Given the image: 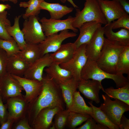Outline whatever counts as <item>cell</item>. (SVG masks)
I'll return each instance as SVG.
<instances>
[{
  "mask_svg": "<svg viewBox=\"0 0 129 129\" xmlns=\"http://www.w3.org/2000/svg\"><path fill=\"white\" fill-rule=\"evenodd\" d=\"M42 81V87L40 93L28 104L27 113L31 127L38 114L43 109L59 107L65 110L66 105L58 84L47 75Z\"/></svg>",
  "mask_w": 129,
  "mask_h": 129,
  "instance_id": "obj_1",
  "label": "cell"
},
{
  "mask_svg": "<svg viewBox=\"0 0 129 129\" xmlns=\"http://www.w3.org/2000/svg\"><path fill=\"white\" fill-rule=\"evenodd\" d=\"M126 46L120 42L105 38L103 46L96 61L98 66L108 73L116 74V66L118 59Z\"/></svg>",
  "mask_w": 129,
  "mask_h": 129,
  "instance_id": "obj_2",
  "label": "cell"
},
{
  "mask_svg": "<svg viewBox=\"0 0 129 129\" xmlns=\"http://www.w3.org/2000/svg\"><path fill=\"white\" fill-rule=\"evenodd\" d=\"M81 80L91 79L101 83L105 79H110L114 81L117 88L129 83V78L124 77L123 75L108 73L100 68L96 61L88 59L81 71Z\"/></svg>",
  "mask_w": 129,
  "mask_h": 129,
  "instance_id": "obj_3",
  "label": "cell"
},
{
  "mask_svg": "<svg viewBox=\"0 0 129 129\" xmlns=\"http://www.w3.org/2000/svg\"><path fill=\"white\" fill-rule=\"evenodd\" d=\"M75 16L72 23L73 26L79 29L84 23L95 21L106 25L107 22L101 10L97 0H85L81 10L76 9Z\"/></svg>",
  "mask_w": 129,
  "mask_h": 129,
  "instance_id": "obj_4",
  "label": "cell"
},
{
  "mask_svg": "<svg viewBox=\"0 0 129 129\" xmlns=\"http://www.w3.org/2000/svg\"><path fill=\"white\" fill-rule=\"evenodd\" d=\"M103 100L99 107L110 121L120 128L121 118L126 112L129 110V105L117 99L112 100L106 94L102 95Z\"/></svg>",
  "mask_w": 129,
  "mask_h": 129,
  "instance_id": "obj_5",
  "label": "cell"
},
{
  "mask_svg": "<svg viewBox=\"0 0 129 129\" xmlns=\"http://www.w3.org/2000/svg\"><path fill=\"white\" fill-rule=\"evenodd\" d=\"M25 20L21 30L26 43L38 44L42 42L46 36L36 16H31Z\"/></svg>",
  "mask_w": 129,
  "mask_h": 129,
  "instance_id": "obj_6",
  "label": "cell"
},
{
  "mask_svg": "<svg viewBox=\"0 0 129 129\" xmlns=\"http://www.w3.org/2000/svg\"><path fill=\"white\" fill-rule=\"evenodd\" d=\"M86 44L81 45L76 49L69 61L60 65L62 68L70 72L73 77L78 81L81 80V72L88 59L86 53Z\"/></svg>",
  "mask_w": 129,
  "mask_h": 129,
  "instance_id": "obj_7",
  "label": "cell"
},
{
  "mask_svg": "<svg viewBox=\"0 0 129 129\" xmlns=\"http://www.w3.org/2000/svg\"><path fill=\"white\" fill-rule=\"evenodd\" d=\"M74 19V17L71 16L63 20L48 19L44 17L40 20V22L43 30L47 37L67 30L70 29L74 32H77L78 29L72 25Z\"/></svg>",
  "mask_w": 129,
  "mask_h": 129,
  "instance_id": "obj_8",
  "label": "cell"
},
{
  "mask_svg": "<svg viewBox=\"0 0 129 129\" xmlns=\"http://www.w3.org/2000/svg\"><path fill=\"white\" fill-rule=\"evenodd\" d=\"M77 35L76 33L69 32L68 30H67L61 31L59 34H54L46 37L42 42L38 44L41 56L55 52L60 47L64 40Z\"/></svg>",
  "mask_w": 129,
  "mask_h": 129,
  "instance_id": "obj_9",
  "label": "cell"
},
{
  "mask_svg": "<svg viewBox=\"0 0 129 129\" xmlns=\"http://www.w3.org/2000/svg\"><path fill=\"white\" fill-rule=\"evenodd\" d=\"M23 90L17 81L8 73L0 79V95L3 102L9 98L22 95Z\"/></svg>",
  "mask_w": 129,
  "mask_h": 129,
  "instance_id": "obj_10",
  "label": "cell"
},
{
  "mask_svg": "<svg viewBox=\"0 0 129 129\" xmlns=\"http://www.w3.org/2000/svg\"><path fill=\"white\" fill-rule=\"evenodd\" d=\"M11 75L17 81L25 91V94L23 96V97L28 104L34 100L40 93L42 87V81L30 79L22 77Z\"/></svg>",
  "mask_w": 129,
  "mask_h": 129,
  "instance_id": "obj_11",
  "label": "cell"
},
{
  "mask_svg": "<svg viewBox=\"0 0 129 129\" xmlns=\"http://www.w3.org/2000/svg\"><path fill=\"white\" fill-rule=\"evenodd\" d=\"M101 10L107 22L106 25L127 13L122 7L115 0H97Z\"/></svg>",
  "mask_w": 129,
  "mask_h": 129,
  "instance_id": "obj_12",
  "label": "cell"
},
{
  "mask_svg": "<svg viewBox=\"0 0 129 129\" xmlns=\"http://www.w3.org/2000/svg\"><path fill=\"white\" fill-rule=\"evenodd\" d=\"M53 62L50 54L41 57L31 64L24 74V77L29 79L41 81L44 70Z\"/></svg>",
  "mask_w": 129,
  "mask_h": 129,
  "instance_id": "obj_13",
  "label": "cell"
},
{
  "mask_svg": "<svg viewBox=\"0 0 129 129\" xmlns=\"http://www.w3.org/2000/svg\"><path fill=\"white\" fill-rule=\"evenodd\" d=\"M78 89L86 98L97 104L100 102V90L101 89L104 91L101 83L98 81L90 79L78 81Z\"/></svg>",
  "mask_w": 129,
  "mask_h": 129,
  "instance_id": "obj_14",
  "label": "cell"
},
{
  "mask_svg": "<svg viewBox=\"0 0 129 129\" xmlns=\"http://www.w3.org/2000/svg\"><path fill=\"white\" fill-rule=\"evenodd\" d=\"M102 25L97 29L86 46V53L88 59L96 61L99 55L105 38L104 27Z\"/></svg>",
  "mask_w": 129,
  "mask_h": 129,
  "instance_id": "obj_15",
  "label": "cell"
},
{
  "mask_svg": "<svg viewBox=\"0 0 129 129\" xmlns=\"http://www.w3.org/2000/svg\"><path fill=\"white\" fill-rule=\"evenodd\" d=\"M6 102L8 116L14 119L15 122L27 113L28 104L22 95L9 98Z\"/></svg>",
  "mask_w": 129,
  "mask_h": 129,
  "instance_id": "obj_16",
  "label": "cell"
},
{
  "mask_svg": "<svg viewBox=\"0 0 129 129\" xmlns=\"http://www.w3.org/2000/svg\"><path fill=\"white\" fill-rule=\"evenodd\" d=\"M63 110L59 107H47L41 110L38 114L33 122V129H48L52 125L56 114Z\"/></svg>",
  "mask_w": 129,
  "mask_h": 129,
  "instance_id": "obj_17",
  "label": "cell"
},
{
  "mask_svg": "<svg viewBox=\"0 0 129 129\" xmlns=\"http://www.w3.org/2000/svg\"><path fill=\"white\" fill-rule=\"evenodd\" d=\"M29 65L18 53L12 55L8 57L6 72L11 75L22 77Z\"/></svg>",
  "mask_w": 129,
  "mask_h": 129,
  "instance_id": "obj_18",
  "label": "cell"
},
{
  "mask_svg": "<svg viewBox=\"0 0 129 129\" xmlns=\"http://www.w3.org/2000/svg\"><path fill=\"white\" fill-rule=\"evenodd\" d=\"M102 24L95 21H91L83 23L79 28V35L74 43L77 48L82 45L88 44L91 41L98 27Z\"/></svg>",
  "mask_w": 129,
  "mask_h": 129,
  "instance_id": "obj_19",
  "label": "cell"
},
{
  "mask_svg": "<svg viewBox=\"0 0 129 129\" xmlns=\"http://www.w3.org/2000/svg\"><path fill=\"white\" fill-rule=\"evenodd\" d=\"M76 49L74 43L62 44L57 50L50 54L53 62L60 65L67 62L72 57Z\"/></svg>",
  "mask_w": 129,
  "mask_h": 129,
  "instance_id": "obj_20",
  "label": "cell"
},
{
  "mask_svg": "<svg viewBox=\"0 0 129 129\" xmlns=\"http://www.w3.org/2000/svg\"><path fill=\"white\" fill-rule=\"evenodd\" d=\"M39 7L41 10L48 11L49 12L50 18L53 19H60L64 16L71 12L73 8L69 7L59 3H50L45 1L40 4Z\"/></svg>",
  "mask_w": 129,
  "mask_h": 129,
  "instance_id": "obj_21",
  "label": "cell"
},
{
  "mask_svg": "<svg viewBox=\"0 0 129 129\" xmlns=\"http://www.w3.org/2000/svg\"><path fill=\"white\" fill-rule=\"evenodd\" d=\"M58 84L61 89L67 109L73 103L74 94L78 89V81L72 77Z\"/></svg>",
  "mask_w": 129,
  "mask_h": 129,
  "instance_id": "obj_22",
  "label": "cell"
},
{
  "mask_svg": "<svg viewBox=\"0 0 129 129\" xmlns=\"http://www.w3.org/2000/svg\"><path fill=\"white\" fill-rule=\"evenodd\" d=\"M47 75L52 78L58 83L64 82L73 77L69 71L62 68L58 64L52 62L44 70Z\"/></svg>",
  "mask_w": 129,
  "mask_h": 129,
  "instance_id": "obj_23",
  "label": "cell"
},
{
  "mask_svg": "<svg viewBox=\"0 0 129 129\" xmlns=\"http://www.w3.org/2000/svg\"><path fill=\"white\" fill-rule=\"evenodd\" d=\"M66 109L69 112L89 115L92 118L93 115L92 108L91 106H89L86 104L80 92L77 91L74 94L72 105Z\"/></svg>",
  "mask_w": 129,
  "mask_h": 129,
  "instance_id": "obj_24",
  "label": "cell"
},
{
  "mask_svg": "<svg viewBox=\"0 0 129 129\" xmlns=\"http://www.w3.org/2000/svg\"><path fill=\"white\" fill-rule=\"evenodd\" d=\"M111 22L103 27L104 35L107 38L110 40L120 42L126 45H129V30L121 28L118 32H114L112 28Z\"/></svg>",
  "mask_w": 129,
  "mask_h": 129,
  "instance_id": "obj_25",
  "label": "cell"
},
{
  "mask_svg": "<svg viewBox=\"0 0 129 129\" xmlns=\"http://www.w3.org/2000/svg\"><path fill=\"white\" fill-rule=\"evenodd\" d=\"M21 16V15L16 16L13 26L8 25L6 27L8 33L16 42L21 50L24 48L26 44L23 33L19 25V19Z\"/></svg>",
  "mask_w": 129,
  "mask_h": 129,
  "instance_id": "obj_26",
  "label": "cell"
},
{
  "mask_svg": "<svg viewBox=\"0 0 129 129\" xmlns=\"http://www.w3.org/2000/svg\"><path fill=\"white\" fill-rule=\"evenodd\" d=\"M18 54L29 65L41 56L38 44L26 43L24 48Z\"/></svg>",
  "mask_w": 129,
  "mask_h": 129,
  "instance_id": "obj_27",
  "label": "cell"
},
{
  "mask_svg": "<svg viewBox=\"0 0 129 129\" xmlns=\"http://www.w3.org/2000/svg\"><path fill=\"white\" fill-rule=\"evenodd\" d=\"M104 92L110 98L119 100L129 105V83L117 89L112 87L106 88Z\"/></svg>",
  "mask_w": 129,
  "mask_h": 129,
  "instance_id": "obj_28",
  "label": "cell"
},
{
  "mask_svg": "<svg viewBox=\"0 0 129 129\" xmlns=\"http://www.w3.org/2000/svg\"><path fill=\"white\" fill-rule=\"evenodd\" d=\"M88 103L92 108L93 111V118L98 123L107 127L109 129H119V126L114 124L109 119L106 114L101 109L92 104V101Z\"/></svg>",
  "mask_w": 129,
  "mask_h": 129,
  "instance_id": "obj_29",
  "label": "cell"
},
{
  "mask_svg": "<svg viewBox=\"0 0 129 129\" xmlns=\"http://www.w3.org/2000/svg\"><path fill=\"white\" fill-rule=\"evenodd\" d=\"M116 74L129 75V45H126L120 54L116 66Z\"/></svg>",
  "mask_w": 129,
  "mask_h": 129,
  "instance_id": "obj_30",
  "label": "cell"
},
{
  "mask_svg": "<svg viewBox=\"0 0 129 129\" xmlns=\"http://www.w3.org/2000/svg\"><path fill=\"white\" fill-rule=\"evenodd\" d=\"M45 0H29L27 2H21L19 4L21 7L27 8L25 12L22 16L23 18L25 19L29 16H36L40 12L41 10L39 5Z\"/></svg>",
  "mask_w": 129,
  "mask_h": 129,
  "instance_id": "obj_31",
  "label": "cell"
},
{
  "mask_svg": "<svg viewBox=\"0 0 129 129\" xmlns=\"http://www.w3.org/2000/svg\"><path fill=\"white\" fill-rule=\"evenodd\" d=\"M91 117L89 115L69 112L66 126L70 129H75Z\"/></svg>",
  "mask_w": 129,
  "mask_h": 129,
  "instance_id": "obj_32",
  "label": "cell"
},
{
  "mask_svg": "<svg viewBox=\"0 0 129 129\" xmlns=\"http://www.w3.org/2000/svg\"><path fill=\"white\" fill-rule=\"evenodd\" d=\"M0 48L5 52L8 56L18 54L21 50L14 39L8 40L0 38Z\"/></svg>",
  "mask_w": 129,
  "mask_h": 129,
  "instance_id": "obj_33",
  "label": "cell"
},
{
  "mask_svg": "<svg viewBox=\"0 0 129 129\" xmlns=\"http://www.w3.org/2000/svg\"><path fill=\"white\" fill-rule=\"evenodd\" d=\"M7 12L6 11L0 12V38L6 40L14 39L8 33L6 27L11 25L10 21L7 18Z\"/></svg>",
  "mask_w": 129,
  "mask_h": 129,
  "instance_id": "obj_34",
  "label": "cell"
},
{
  "mask_svg": "<svg viewBox=\"0 0 129 129\" xmlns=\"http://www.w3.org/2000/svg\"><path fill=\"white\" fill-rule=\"evenodd\" d=\"M69 112L66 109L60 110L55 114L54 123L56 129H63L66 126Z\"/></svg>",
  "mask_w": 129,
  "mask_h": 129,
  "instance_id": "obj_35",
  "label": "cell"
},
{
  "mask_svg": "<svg viewBox=\"0 0 129 129\" xmlns=\"http://www.w3.org/2000/svg\"><path fill=\"white\" fill-rule=\"evenodd\" d=\"M111 22L113 30L124 28L129 30V16L126 13Z\"/></svg>",
  "mask_w": 129,
  "mask_h": 129,
  "instance_id": "obj_36",
  "label": "cell"
},
{
  "mask_svg": "<svg viewBox=\"0 0 129 129\" xmlns=\"http://www.w3.org/2000/svg\"><path fill=\"white\" fill-rule=\"evenodd\" d=\"M12 129H33L29 124L27 113L14 123Z\"/></svg>",
  "mask_w": 129,
  "mask_h": 129,
  "instance_id": "obj_37",
  "label": "cell"
},
{
  "mask_svg": "<svg viewBox=\"0 0 129 129\" xmlns=\"http://www.w3.org/2000/svg\"><path fill=\"white\" fill-rule=\"evenodd\" d=\"M85 123L77 129H109L107 127L97 123L91 117Z\"/></svg>",
  "mask_w": 129,
  "mask_h": 129,
  "instance_id": "obj_38",
  "label": "cell"
},
{
  "mask_svg": "<svg viewBox=\"0 0 129 129\" xmlns=\"http://www.w3.org/2000/svg\"><path fill=\"white\" fill-rule=\"evenodd\" d=\"M8 57L5 52L0 48V79L7 73L6 68Z\"/></svg>",
  "mask_w": 129,
  "mask_h": 129,
  "instance_id": "obj_39",
  "label": "cell"
},
{
  "mask_svg": "<svg viewBox=\"0 0 129 129\" xmlns=\"http://www.w3.org/2000/svg\"><path fill=\"white\" fill-rule=\"evenodd\" d=\"M8 112L5 104H4L0 95V125L6 121L8 117Z\"/></svg>",
  "mask_w": 129,
  "mask_h": 129,
  "instance_id": "obj_40",
  "label": "cell"
},
{
  "mask_svg": "<svg viewBox=\"0 0 129 129\" xmlns=\"http://www.w3.org/2000/svg\"><path fill=\"white\" fill-rule=\"evenodd\" d=\"M15 121L14 119L8 116L6 121L0 125V129H12Z\"/></svg>",
  "mask_w": 129,
  "mask_h": 129,
  "instance_id": "obj_41",
  "label": "cell"
},
{
  "mask_svg": "<svg viewBox=\"0 0 129 129\" xmlns=\"http://www.w3.org/2000/svg\"><path fill=\"white\" fill-rule=\"evenodd\" d=\"M120 129H129V120L124 114L122 116L120 119Z\"/></svg>",
  "mask_w": 129,
  "mask_h": 129,
  "instance_id": "obj_42",
  "label": "cell"
},
{
  "mask_svg": "<svg viewBox=\"0 0 129 129\" xmlns=\"http://www.w3.org/2000/svg\"><path fill=\"white\" fill-rule=\"evenodd\" d=\"M118 1L126 12L129 14V2L126 0H115Z\"/></svg>",
  "mask_w": 129,
  "mask_h": 129,
  "instance_id": "obj_43",
  "label": "cell"
},
{
  "mask_svg": "<svg viewBox=\"0 0 129 129\" xmlns=\"http://www.w3.org/2000/svg\"><path fill=\"white\" fill-rule=\"evenodd\" d=\"M11 8V6L9 4H0V12L4 11L6 9H10Z\"/></svg>",
  "mask_w": 129,
  "mask_h": 129,
  "instance_id": "obj_44",
  "label": "cell"
},
{
  "mask_svg": "<svg viewBox=\"0 0 129 129\" xmlns=\"http://www.w3.org/2000/svg\"><path fill=\"white\" fill-rule=\"evenodd\" d=\"M61 2L63 3L65 2L66 1H67L69 2L75 9H77L79 8L74 3L73 0H59Z\"/></svg>",
  "mask_w": 129,
  "mask_h": 129,
  "instance_id": "obj_45",
  "label": "cell"
},
{
  "mask_svg": "<svg viewBox=\"0 0 129 129\" xmlns=\"http://www.w3.org/2000/svg\"><path fill=\"white\" fill-rule=\"evenodd\" d=\"M49 129H56L54 123H53L52 125L49 128Z\"/></svg>",
  "mask_w": 129,
  "mask_h": 129,
  "instance_id": "obj_46",
  "label": "cell"
},
{
  "mask_svg": "<svg viewBox=\"0 0 129 129\" xmlns=\"http://www.w3.org/2000/svg\"><path fill=\"white\" fill-rule=\"evenodd\" d=\"M7 1H9L11 2L14 4H16L17 3V0H7Z\"/></svg>",
  "mask_w": 129,
  "mask_h": 129,
  "instance_id": "obj_47",
  "label": "cell"
},
{
  "mask_svg": "<svg viewBox=\"0 0 129 129\" xmlns=\"http://www.w3.org/2000/svg\"><path fill=\"white\" fill-rule=\"evenodd\" d=\"M0 1H2L3 2H4L5 1H7V0H0Z\"/></svg>",
  "mask_w": 129,
  "mask_h": 129,
  "instance_id": "obj_48",
  "label": "cell"
}]
</instances>
